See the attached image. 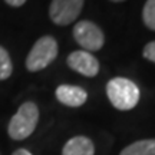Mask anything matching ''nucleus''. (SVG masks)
<instances>
[{
  "label": "nucleus",
  "instance_id": "6e6552de",
  "mask_svg": "<svg viewBox=\"0 0 155 155\" xmlns=\"http://www.w3.org/2000/svg\"><path fill=\"white\" fill-rule=\"evenodd\" d=\"M62 155H95V145L88 137H73L65 144Z\"/></svg>",
  "mask_w": 155,
  "mask_h": 155
},
{
  "label": "nucleus",
  "instance_id": "ddd939ff",
  "mask_svg": "<svg viewBox=\"0 0 155 155\" xmlns=\"http://www.w3.org/2000/svg\"><path fill=\"white\" fill-rule=\"evenodd\" d=\"M5 2L12 7H20L26 3V0H5Z\"/></svg>",
  "mask_w": 155,
  "mask_h": 155
},
{
  "label": "nucleus",
  "instance_id": "20e7f679",
  "mask_svg": "<svg viewBox=\"0 0 155 155\" xmlns=\"http://www.w3.org/2000/svg\"><path fill=\"white\" fill-rule=\"evenodd\" d=\"M73 38L79 46L86 52H98L105 45V35L96 23L91 20H81L73 28Z\"/></svg>",
  "mask_w": 155,
  "mask_h": 155
},
{
  "label": "nucleus",
  "instance_id": "7ed1b4c3",
  "mask_svg": "<svg viewBox=\"0 0 155 155\" xmlns=\"http://www.w3.org/2000/svg\"><path fill=\"white\" fill-rule=\"evenodd\" d=\"M59 52L58 42L52 36H42L36 40L26 58V69L29 72H39L49 66L56 59Z\"/></svg>",
  "mask_w": 155,
  "mask_h": 155
},
{
  "label": "nucleus",
  "instance_id": "f257e3e1",
  "mask_svg": "<svg viewBox=\"0 0 155 155\" xmlns=\"http://www.w3.org/2000/svg\"><path fill=\"white\" fill-rule=\"evenodd\" d=\"M106 96L119 111H131L139 102V88L128 78H114L106 83Z\"/></svg>",
  "mask_w": 155,
  "mask_h": 155
},
{
  "label": "nucleus",
  "instance_id": "f8f14e48",
  "mask_svg": "<svg viewBox=\"0 0 155 155\" xmlns=\"http://www.w3.org/2000/svg\"><path fill=\"white\" fill-rule=\"evenodd\" d=\"M142 56H144L147 61L155 63V40L145 45L144 49H142Z\"/></svg>",
  "mask_w": 155,
  "mask_h": 155
},
{
  "label": "nucleus",
  "instance_id": "9b49d317",
  "mask_svg": "<svg viewBox=\"0 0 155 155\" xmlns=\"http://www.w3.org/2000/svg\"><path fill=\"white\" fill-rule=\"evenodd\" d=\"M142 20L147 28L155 32V0H147L142 9Z\"/></svg>",
  "mask_w": 155,
  "mask_h": 155
},
{
  "label": "nucleus",
  "instance_id": "9d476101",
  "mask_svg": "<svg viewBox=\"0 0 155 155\" xmlns=\"http://www.w3.org/2000/svg\"><path fill=\"white\" fill-rule=\"evenodd\" d=\"M12 72H13V65L9 52L3 46H0V81H6L7 78H10Z\"/></svg>",
  "mask_w": 155,
  "mask_h": 155
},
{
  "label": "nucleus",
  "instance_id": "f03ea898",
  "mask_svg": "<svg viewBox=\"0 0 155 155\" xmlns=\"http://www.w3.org/2000/svg\"><path fill=\"white\" fill-rule=\"evenodd\" d=\"M39 122V108L35 102H25L17 112L12 116L7 132L9 137L15 141H22L29 138L38 127Z\"/></svg>",
  "mask_w": 155,
  "mask_h": 155
},
{
  "label": "nucleus",
  "instance_id": "2eb2a0df",
  "mask_svg": "<svg viewBox=\"0 0 155 155\" xmlns=\"http://www.w3.org/2000/svg\"><path fill=\"white\" fill-rule=\"evenodd\" d=\"M111 2H114V3H122V2H125V0H111Z\"/></svg>",
  "mask_w": 155,
  "mask_h": 155
},
{
  "label": "nucleus",
  "instance_id": "4468645a",
  "mask_svg": "<svg viewBox=\"0 0 155 155\" xmlns=\"http://www.w3.org/2000/svg\"><path fill=\"white\" fill-rule=\"evenodd\" d=\"M12 155H32V154H30L28 150H25V148H20V150H16Z\"/></svg>",
  "mask_w": 155,
  "mask_h": 155
},
{
  "label": "nucleus",
  "instance_id": "423d86ee",
  "mask_svg": "<svg viewBox=\"0 0 155 155\" xmlns=\"http://www.w3.org/2000/svg\"><path fill=\"white\" fill-rule=\"evenodd\" d=\"M68 66L72 71L86 78H94L99 72V61L86 50H75L66 59Z\"/></svg>",
  "mask_w": 155,
  "mask_h": 155
},
{
  "label": "nucleus",
  "instance_id": "1a4fd4ad",
  "mask_svg": "<svg viewBox=\"0 0 155 155\" xmlns=\"http://www.w3.org/2000/svg\"><path fill=\"white\" fill-rule=\"evenodd\" d=\"M119 155H155V138L132 142L125 147Z\"/></svg>",
  "mask_w": 155,
  "mask_h": 155
},
{
  "label": "nucleus",
  "instance_id": "0eeeda50",
  "mask_svg": "<svg viewBox=\"0 0 155 155\" xmlns=\"http://www.w3.org/2000/svg\"><path fill=\"white\" fill-rule=\"evenodd\" d=\"M56 99L61 102L62 105L71 106V108H79L82 106L86 99H88V92L81 86L76 85H59L56 88Z\"/></svg>",
  "mask_w": 155,
  "mask_h": 155
},
{
  "label": "nucleus",
  "instance_id": "39448f33",
  "mask_svg": "<svg viewBox=\"0 0 155 155\" xmlns=\"http://www.w3.org/2000/svg\"><path fill=\"white\" fill-rule=\"evenodd\" d=\"M83 3L85 0H52L49 6L50 20L59 26L71 25L81 15Z\"/></svg>",
  "mask_w": 155,
  "mask_h": 155
}]
</instances>
